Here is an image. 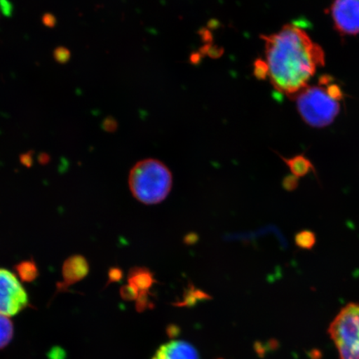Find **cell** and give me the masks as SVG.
<instances>
[{
    "instance_id": "obj_5",
    "label": "cell",
    "mask_w": 359,
    "mask_h": 359,
    "mask_svg": "<svg viewBox=\"0 0 359 359\" xmlns=\"http://www.w3.org/2000/svg\"><path fill=\"white\" fill-rule=\"evenodd\" d=\"M28 304V295L17 277L7 269H0V314L15 316Z\"/></svg>"
},
{
    "instance_id": "obj_6",
    "label": "cell",
    "mask_w": 359,
    "mask_h": 359,
    "mask_svg": "<svg viewBox=\"0 0 359 359\" xmlns=\"http://www.w3.org/2000/svg\"><path fill=\"white\" fill-rule=\"evenodd\" d=\"M331 15L335 29L340 34H359V0H334Z\"/></svg>"
},
{
    "instance_id": "obj_7",
    "label": "cell",
    "mask_w": 359,
    "mask_h": 359,
    "mask_svg": "<svg viewBox=\"0 0 359 359\" xmlns=\"http://www.w3.org/2000/svg\"><path fill=\"white\" fill-rule=\"evenodd\" d=\"M151 359H200L192 344L183 340H172L161 345Z\"/></svg>"
},
{
    "instance_id": "obj_19",
    "label": "cell",
    "mask_w": 359,
    "mask_h": 359,
    "mask_svg": "<svg viewBox=\"0 0 359 359\" xmlns=\"http://www.w3.org/2000/svg\"><path fill=\"white\" fill-rule=\"evenodd\" d=\"M167 334L169 337V339L174 340L175 339H177V337L181 334V327L177 325H169L167 327Z\"/></svg>"
},
{
    "instance_id": "obj_16",
    "label": "cell",
    "mask_w": 359,
    "mask_h": 359,
    "mask_svg": "<svg viewBox=\"0 0 359 359\" xmlns=\"http://www.w3.org/2000/svg\"><path fill=\"white\" fill-rule=\"evenodd\" d=\"M139 290L133 285H123L120 289V295L125 302H133L137 299Z\"/></svg>"
},
{
    "instance_id": "obj_15",
    "label": "cell",
    "mask_w": 359,
    "mask_h": 359,
    "mask_svg": "<svg viewBox=\"0 0 359 359\" xmlns=\"http://www.w3.org/2000/svg\"><path fill=\"white\" fill-rule=\"evenodd\" d=\"M149 291H140L136 299V309L138 313H143L147 309H152L154 304L149 299Z\"/></svg>"
},
{
    "instance_id": "obj_3",
    "label": "cell",
    "mask_w": 359,
    "mask_h": 359,
    "mask_svg": "<svg viewBox=\"0 0 359 359\" xmlns=\"http://www.w3.org/2000/svg\"><path fill=\"white\" fill-rule=\"evenodd\" d=\"M300 116L313 128H325L334 122L340 111V103L326 86L325 76L316 86H307L296 94Z\"/></svg>"
},
{
    "instance_id": "obj_9",
    "label": "cell",
    "mask_w": 359,
    "mask_h": 359,
    "mask_svg": "<svg viewBox=\"0 0 359 359\" xmlns=\"http://www.w3.org/2000/svg\"><path fill=\"white\" fill-rule=\"evenodd\" d=\"M128 284L133 285L140 291H149L156 283L154 273L147 267H133L128 276Z\"/></svg>"
},
{
    "instance_id": "obj_13",
    "label": "cell",
    "mask_w": 359,
    "mask_h": 359,
    "mask_svg": "<svg viewBox=\"0 0 359 359\" xmlns=\"http://www.w3.org/2000/svg\"><path fill=\"white\" fill-rule=\"evenodd\" d=\"M13 334V327L10 318L0 314V348L11 342Z\"/></svg>"
},
{
    "instance_id": "obj_2",
    "label": "cell",
    "mask_w": 359,
    "mask_h": 359,
    "mask_svg": "<svg viewBox=\"0 0 359 359\" xmlns=\"http://www.w3.org/2000/svg\"><path fill=\"white\" fill-rule=\"evenodd\" d=\"M128 184L133 196L145 205L161 203L172 187V175L161 161L145 159L134 165Z\"/></svg>"
},
{
    "instance_id": "obj_18",
    "label": "cell",
    "mask_w": 359,
    "mask_h": 359,
    "mask_svg": "<svg viewBox=\"0 0 359 359\" xmlns=\"http://www.w3.org/2000/svg\"><path fill=\"white\" fill-rule=\"evenodd\" d=\"M123 276L124 272L122 269L118 267L111 268L109 271V282H107V285L111 284V283L120 282L123 280Z\"/></svg>"
},
{
    "instance_id": "obj_4",
    "label": "cell",
    "mask_w": 359,
    "mask_h": 359,
    "mask_svg": "<svg viewBox=\"0 0 359 359\" xmlns=\"http://www.w3.org/2000/svg\"><path fill=\"white\" fill-rule=\"evenodd\" d=\"M329 334L341 359H359V304L350 303L341 309Z\"/></svg>"
},
{
    "instance_id": "obj_14",
    "label": "cell",
    "mask_w": 359,
    "mask_h": 359,
    "mask_svg": "<svg viewBox=\"0 0 359 359\" xmlns=\"http://www.w3.org/2000/svg\"><path fill=\"white\" fill-rule=\"evenodd\" d=\"M294 241L299 248L311 250L316 243V236L311 231H302L295 236Z\"/></svg>"
},
{
    "instance_id": "obj_17",
    "label": "cell",
    "mask_w": 359,
    "mask_h": 359,
    "mask_svg": "<svg viewBox=\"0 0 359 359\" xmlns=\"http://www.w3.org/2000/svg\"><path fill=\"white\" fill-rule=\"evenodd\" d=\"M299 178L291 175L283 180L282 185L287 191H293L299 187Z\"/></svg>"
},
{
    "instance_id": "obj_11",
    "label": "cell",
    "mask_w": 359,
    "mask_h": 359,
    "mask_svg": "<svg viewBox=\"0 0 359 359\" xmlns=\"http://www.w3.org/2000/svg\"><path fill=\"white\" fill-rule=\"evenodd\" d=\"M212 299V296L205 293V291L196 288L194 285L190 284L184 293L183 299L181 302L173 304L176 307H194L199 302H206Z\"/></svg>"
},
{
    "instance_id": "obj_1",
    "label": "cell",
    "mask_w": 359,
    "mask_h": 359,
    "mask_svg": "<svg viewBox=\"0 0 359 359\" xmlns=\"http://www.w3.org/2000/svg\"><path fill=\"white\" fill-rule=\"evenodd\" d=\"M262 38L266 60L255 65V75L268 78L285 95L294 97L308 86L318 67L325 65L324 50L300 27L286 25L279 32Z\"/></svg>"
},
{
    "instance_id": "obj_12",
    "label": "cell",
    "mask_w": 359,
    "mask_h": 359,
    "mask_svg": "<svg viewBox=\"0 0 359 359\" xmlns=\"http://www.w3.org/2000/svg\"><path fill=\"white\" fill-rule=\"evenodd\" d=\"M16 271L19 273L21 280L27 282L34 280L39 275L37 266L33 260H27L18 264Z\"/></svg>"
},
{
    "instance_id": "obj_21",
    "label": "cell",
    "mask_w": 359,
    "mask_h": 359,
    "mask_svg": "<svg viewBox=\"0 0 359 359\" xmlns=\"http://www.w3.org/2000/svg\"><path fill=\"white\" fill-rule=\"evenodd\" d=\"M217 359H224V358H217Z\"/></svg>"
},
{
    "instance_id": "obj_20",
    "label": "cell",
    "mask_w": 359,
    "mask_h": 359,
    "mask_svg": "<svg viewBox=\"0 0 359 359\" xmlns=\"http://www.w3.org/2000/svg\"><path fill=\"white\" fill-rule=\"evenodd\" d=\"M199 240V236L196 233H190L184 238V243L187 245H192L196 243Z\"/></svg>"
},
{
    "instance_id": "obj_8",
    "label": "cell",
    "mask_w": 359,
    "mask_h": 359,
    "mask_svg": "<svg viewBox=\"0 0 359 359\" xmlns=\"http://www.w3.org/2000/svg\"><path fill=\"white\" fill-rule=\"evenodd\" d=\"M88 271V263L84 257L74 255L67 259L62 266L64 282L61 283L60 288L66 289L67 287L82 280L87 276Z\"/></svg>"
},
{
    "instance_id": "obj_10",
    "label": "cell",
    "mask_w": 359,
    "mask_h": 359,
    "mask_svg": "<svg viewBox=\"0 0 359 359\" xmlns=\"http://www.w3.org/2000/svg\"><path fill=\"white\" fill-rule=\"evenodd\" d=\"M281 159L288 165L292 175L296 177H303L309 172H316L313 163L304 154L295 156L292 158L281 156Z\"/></svg>"
}]
</instances>
